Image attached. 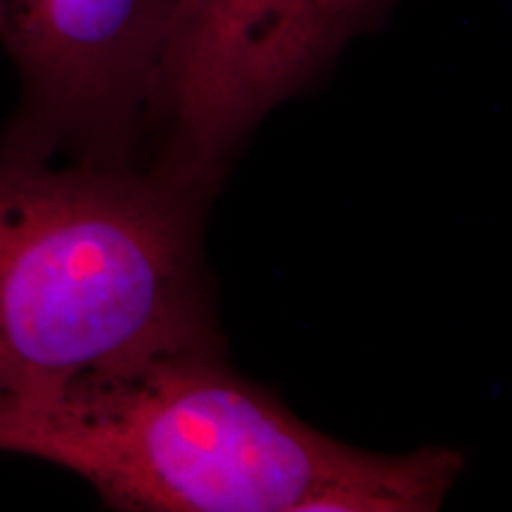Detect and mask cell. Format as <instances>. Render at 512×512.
<instances>
[{
    "instance_id": "3",
    "label": "cell",
    "mask_w": 512,
    "mask_h": 512,
    "mask_svg": "<svg viewBox=\"0 0 512 512\" xmlns=\"http://www.w3.org/2000/svg\"><path fill=\"white\" fill-rule=\"evenodd\" d=\"M399 3L174 0L157 76V169L207 195L249 131Z\"/></svg>"
},
{
    "instance_id": "2",
    "label": "cell",
    "mask_w": 512,
    "mask_h": 512,
    "mask_svg": "<svg viewBox=\"0 0 512 512\" xmlns=\"http://www.w3.org/2000/svg\"><path fill=\"white\" fill-rule=\"evenodd\" d=\"M204 200L155 164L0 138V420L145 351L219 337Z\"/></svg>"
},
{
    "instance_id": "4",
    "label": "cell",
    "mask_w": 512,
    "mask_h": 512,
    "mask_svg": "<svg viewBox=\"0 0 512 512\" xmlns=\"http://www.w3.org/2000/svg\"><path fill=\"white\" fill-rule=\"evenodd\" d=\"M174 0H0V43L22 79L5 138L48 157L138 162L155 126Z\"/></svg>"
},
{
    "instance_id": "1",
    "label": "cell",
    "mask_w": 512,
    "mask_h": 512,
    "mask_svg": "<svg viewBox=\"0 0 512 512\" xmlns=\"http://www.w3.org/2000/svg\"><path fill=\"white\" fill-rule=\"evenodd\" d=\"M0 453L79 475L126 512H430L463 453L325 437L226 361L221 339L114 363L0 420Z\"/></svg>"
}]
</instances>
